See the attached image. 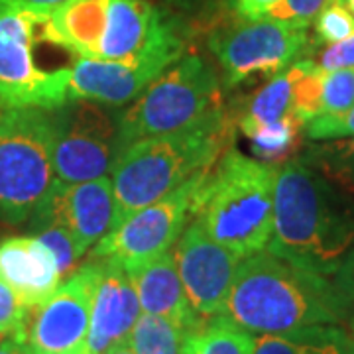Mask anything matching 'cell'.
Listing matches in <instances>:
<instances>
[{"label": "cell", "instance_id": "16", "mask_svg": "<svg viewBox=\"0 0 354 354\" xmlns=\"http://www.w3.org/2000/svg\"><path fill=\"white\" fill-rule=\"evenodd\" d=\"M140 315L142 307L132 276L122 266L101 262L88 325V348L95 354H104L114 344L127 342Z\"/></svg>", "mask_w": 354, "mask_h": 354}, {"label": "cell", "instance_id": "12", "mask_svg": "<svg viewBox=\"0 0 354 354\" xmlns=\"http://www.w3.org/2000/svg\"><path fill=\"white\" fill-rule=\"evenodd\" d=\"M53 116V167L64 183H83L113 169L116 130L97 102L69 101Z\"/></svg>", "mask_w": 354, "mask_h": 354}, {"label": "cell", "instance_id": "5", "mask_svg": "<svg viewBox=\"0 0 354 354\" xmlns=\"http://www.w3.org/2000/svg\"><path fill=\"white\" fill-rule=\"evenodd\" d=\"M276 165L227 148L203 181L193 216L239 258L266 250L274 227Z\"/></svg>", "mask_w": 354, "mask_h": 354}, {"label": "cell", "instance_id": "23", "mask_svg": "<svg viewBox=\"0 0 354 354\" xmlns=\"http://www.w3.org/2000/svg\"><path fill=\"white\" fill-rule=\"evenodd\" d=\"M189 333L169 319L142 313L128 342L134 354H183Z\"/></svg>", "mask_w": 354, "mask_h": 354}, {"label": "cell", "instance_id": "31", "mask_svg": "<svg viewBox=\"0 0 354 354\" xmlns=\"http://www.w3.org/2000/svg\"><path fill=\"white\" fill-rule=\"evenodd\" d=\"M330 0H281L278 6L268 14L270 18L283 20L290 24L309 28L317 18V14L321 12Z\"/></svg>", "mask_w": 354, "mask_h": 354}, {"label": "cell", "instance_id": "7", "mask_svg": "<svg viewBox=\"0 0 354 354\" xmlns=\"http://www.w3.org/2000/svg\"><path fill=\"white\" fill-rule=\"evenodd\" d=\"M41 109H0V221L18 225L38 213L57 183L53 116Z\"/></svg>", "mask_w": 354, "mask_h": 354}, {"label": "cell", "instance_id": "19", "mask_svg": "<svg viewBox=\"0 0 354 354\" xmlns=\"http://www.w3.org/2000/svg\"><path fill=\"white\" fill-rule=\"evenodd\" d=\"M252 354H354V339L341 325L254 335Z\"/></svg>", "mask_w": 354, "mask_h": 354}, {"label": "cell", "instance_id": "15", "mask_svg": "<svg viewBox=\"0 0 354 354\" xmlns=\"http://www.w3.org/2000/svg\"><path fill=\"white\" fill-rule=\"evenodd\" d=\"M177 59L176 55H152L134 64H120L77 57L69 77V101L81 99L109 106L127 104L138 99Z\"/></svg>", "mask_w": 354, "mask_h": 354}, {"label": "cell", "instance_id": "29", "mask_svg": "<svg viewBox=\"0 0 354 354\" xmlns=\"http://www.w3.org/2000/svg\"><path fill=\"white\" fill-rule=\"evenodd\" d=\"M304 132L315 142L354 138V106L342 114H319L305 124Z\"/></svg>", "mask_w": 354, "mask_h": 354}, {"label": "cell", "instance_id": "34", "mask_svg": "<svg viewBox=\"0 0 354 354\" xmlns=\"http://www.w3.org/2000/svg\"><path fill=\"white\" fill-rule=\"evenodd\" d=\"M281 0H236V12L244 20L266 18Z\"/></svg>", "mask_w": 354, "mask_h": 354}, {"label": "cell", "instance_id": "20", "mask_svg": "<svg viewBox=\"0 0 354 354\" xmlns=\"http://www.w3.org/2000/svg\"><path fill=\"white\" fill-rule=\"evenodd\" d=\"M244 136L252 142V153L256 160L270 165H279L293 158L301 142L304 124L295 114H290L276 122L254 124L241 128Z\"/></svg>", "mask_w": 354, "mask_h": 354}, {"label": "cell", "instance_id": "17", "mask_svg": "<svg viewBox=\"0 0 354 354\" xmlns=\"http://www.w3.org/2000/svg\"><path fill=\"white\" fill-rule=\"evenodd\" d=\"M0 276L28 309L44 304L64 279L55 254L38 236H12L0 242Z\"/></svg>", "mask_w": 354, "mask_h": 354}, {"label": "cell", "instance_id": "10", "mask_svg": "<svg viewBox=\"0 0 354 354\" xmlns=\"http://www.w3.org/2000/svg\"><path fill=\"white\" fill-rule=\"evenodd\" d=\"M307 46V28L270 16L228 26L211 38L227 87H236L252 77L272 79L288 69Z\"/></svg>", "mask_w": 354, "mask_h": 354}, {"label": "cell", "instance_id": "38", "mask_svg": "<svg viewBox=\"0 0 354 354\" xmlns=\"http://www.w3.org/2000/svg\"><path fill=\"white\" fill-rule=\"evenodd\" d=\"M65 354H95L91 348H88L87 344H83V346H79L75 351H71V353H65Z\"/></svg>", "mask_w": 354, "mask_h": 354}, {"label": "cell", "instance_id": "3", "mask_svg": "<svg viewBox=\"0 0 354 354\" xmlns=\"http://www.w3.org/2000/svg\"><path fill=\"white\" fill-rule=\"evenodd\" d=\"M44 36L75 57L97 62L134 64L183 51L174 28L146 0H71L46 14Z\"/></svg>", "mask_w": 354, "mask_h": 354}, {"label": "cell", "instance_id": "42", "mask_svg": "<svg viewBox=\"0 0 354 354\" xmlns=\"http://www.w3.org/2000/svg\"><path fill=\"white\" fill-rule=\"evenodd\" d=\"M0 109H4V106H2V102H0Z\"/></svg>", "mask_w": 354, "mask_h": 354}, {"label": "cell", "instance_id": "24", "mask_svg": "<svg viewBox=\"0 0 354 354\" xmlns=\"http://www.w3.org/2000/svg\"><path fill=\"white\" fill-rule=\"evenodd\" d=\"M304 160L354 199V138L330 140L327 144L313 146L305 152Z\"/></svg>", "mask_w": 354, "mask_h": 354}, {"label": "cell", "instance_id": "36", "mask_svg": "<svg viewBox=\"0 0 354 354\" xmlns=\"http://www.w3.org/2000/svg\"><path fill=\"white\" fill-rule=\"evenodd\" d=\"M20 2H24L26 6H30V8H34V10H38L41 14H50L55 8L71 2V0H20Z\"/></svg>", "mask_w": 354, "mask_h": 354}, {"label": "cell", "instance_id": "4", "mask_svg": "<svg viewBox=\"0 0 354 354\" xmlns=\"http://www.w3.org/2000/svg\"><path fill=\"white\" fill-rule=\"evenodd\" d=\"M225 113L183 132L132 142L113 164L114 227L216 164L227 150ZM113 227V228H114Z\"/></svg>", "mask_w": 354, "mask_h": 354}, {"label": "cell", "instance_id": "27", "mask_svg": "<svg viewBox=\"0 0 354 354\" xmlns=\"http://www.w3.org/2000/svg\"><path fill=\"white\" fill-rule=\"evenodd\" d=\"M354 106V67L327 71L321 114H342ZM319 116V114H317Z\"/></svg>", "mask_w": 354, "mask_h": 354}, {"label": "cell", "instance_id": "21", "mask_svg": "<svg viewBox=\"0 0 354 354\" xmlns=\"http://www.w3.org/2000/svg\"><path fill=\"white\" fill-rule=\"evenodd\" d=\"M254 335L225 315L205 319L191 330L183 354H252Z\"/></svg>", "mask_w": 354, "mask_h": 354}, {"label": "cell", "instance_id": "33", "mask_svg": "<svg viewBox=\"0 0 354 354\" xmlns=\"http://www.w3.org/2000/svg\"><path fill=\"white\" fill-rule=\"evenodd\" d=\"M317 65L323 71H337V69H351L354 67V36L330 44L325 50L319 53V62Z\"/></svg>", "mask_w": 354, "mask_h": 354}, {"label": "cell", "instance_id": "9", "mask_svg": "<svg viewBox=\"0 0 354 354\" xmlns=\"http://www.w3.org/2000/svg\"><path fill=\"white\" fill-rule=\"evenodd\" d=\"M211 169H203L169 195L127 216L91 248V258L113 262L130 272L171 250L193 218L197 195Z\"/></svg>", "mask_w": 354, "mask_h": 354}, {"label": "cell", "instance_id": "39", "mask_svg": "<svg viewBox=\"0 0 354 354\" xmlns=\"http://www.w3.org/2000/svg\"><path fill=\"white\" fill-rule=\"evenodd\" d=\"M346 321H348V333H351V337H353L354 339V313L353 315H348V319H346Z\"/></svg>", "mask_w": 354, "mask_h": 354}, {"label": "cell", "instance_id": "6", "mask_svg": "<svg viewBox=\"0 0 354 354\" xmlns=\"http://www.w3.org/2000/svg\"><path fill=\"white\" fill-rule=\"evenodd\" d=\"M215 71L203 57H179L122 114L116 153L132 142L183 132L223 114Z\"/></svg>", "mask_w": 354, "mask_h": 354}, {"label": "cell", "instance_id": "32", "mask_svg": "<svg viewBox=\"0 0 354 354\" xmlns=\"http://www.w3.org/2000/svg\"><path fill=\"white\" fill-rule=\"evenodd\" d=\"M333 288L337 291L342 307L346 311V319L354 313V248L344 256L339 270L333 276Z\"/></svg>", "mask_w": 354, "mask_h": 354}, {"label": "cell", "instance_id": "40", "mask_svg": "<svg viewBox=\"0 0 354 354\" xmlns=\"http://www.w3.org/2000/svg\"><path fill=\"white\" fill-rule=\"evenodd\" d=\"M344 4L348 6V10H351V12H353V16H354V0H344Z\"/></svg>", "mask_w": 354, "mask_h": 354}, {"label": "cell", "instance_id": "41", "mask_svg": "<svg viewBox=\"0 0 354 354\" xmlns=\"http://www.w3.org/2000/svg\"><path fill=\"white\" fill-rule=\"evenodd\" d=\"M4 339H6V337H4V335H2V333H0V342L4 341Z\"/></svg>", "mask_w": 354, "mask_h": 354}, {"label": "cell", "instance_id": "2", "mask_svg": "<svg viewBox=\"0 0 354 354\" xmlns=\"http://www.w3.org/2000/svg\"><path fill=\"white\" fill-rule=\"evenodd\" d=\"M223 315L252 335L346 321L330 279L268 250L242 258Z\"/></svg>", "mask_w": 354, "mask_h": 354}, {"label": "cell", "instance_id": "1", "mask_svg": "<svg viewBox=\"0 0 354 354\" xmlns=\"http://www.w3.org/2000/svg\"><path fill=\"white\" fill-rule=\"evenodd\" d=\"M354 248V199L305 162L276 167L274 227L266 250L325 278Z\"/></svg>", "mask_w": 354, "mask_h": 354}, {"label": "cell", "instance_id": "8", "mask_svg": "<svg viewBox=\"0 0 354 354\" xmlns=\"http://www.w3.org/2000/svg\"><path fill=\"white\" fill-rule=\"evenodd\" d=\"M46 14L20 0H0V102L4 109L55 111L69 101L71 69L38 62Z\"/></svg>", "mask_w": 354, "mask_h": 354}, {"label": "cell", "instance_id": "37", "mask_svg": "<svg viewBox=\"0 0 354 354\" xmlns=\"http://www.w3.org/2000/svg\"><path fill=\"white\" fill-rule=\"evenodd\" d=\"M104 354H134L132 351V346H130V342H120V344H114L113 348H109Z\"/></svg>", "mask_w": 354, "mask_h": 354}, {"label": "cell", "instance_id": "14", "mask_svg": "<svg viewBox=\"0 0 354 354\" xmlns=\"http://www.w3.org/2000/svg\"><path fill=\"white\" fill-rule=\"evenodd\" d=\"M34 225H55L73 239L81 258L114 227L113 181L109 176L83 183L57 179L50 197L32 216Z\"/></svg>", "mask_w": 354, "mask_h": 354}, {"label": "cell", "instance_id": "28", "mask_svg": "<svg viewBox=\"0 0 354 354\" xmlns=\"http://www.w3.org/2000/svg\"><path fill=\"white\" fill-rule=\"evenodd\" d=\"M28 313L30 309L22 304L18 293L0 276V333L4 337H16L24 341Z\"/></svg>", "mask_w": 354, "mask_h": 354}, {"label": "cell", "instance_id": "30", "mask_svg": "<svg viewBox=\"0 0 354 354\" xmlns=\"http://www.w3.org/2000/svg\"><path fill=\"white\" fill-rule=\"evenodd\" d=\"M38 228L39 232L36 236L41 242H46L50 246L51 252L55 254V260H57L59 270H62V276L67 278L69 274H73L77 270V262L81 258L73 239L65 232L64 228L55 227V225H41Z\"/></svg>", "mask_w": 354, "mask_h": 354}, {"label": "cell", "instance_id": "13", "mask_svg": "<svg viewBox=\"0 0 354 354\" xmlns=\"http://www.w3.org/2000/svg\"><path fill=\"white\" fill-rule=\"evenodd\" d=\"M174 258L195 313L201 319L223 315L241 258L213 241L195 216L177 239Z\"/></svg>", "mask_w": 354, "mask_h": 354}, {"label": "cell", "instance_id": "18", "mask_svg": "<svg viewBox=\"0 0 354 354\" xmlns=\"http://www.w3.org/2000/svg\"><path fill=\"white\" fill-rule=\"evenodd\" d=\"M128 274L132 276L138 293L142 313L169 319L171 323L187 330H195L205 321L195 313L187 299L177 272L174 248L153 258L148 264L130 270Z\"/></svg>", "mask_w": 354, "mask_h": 354}, {"label": "cell", "instance_id": "11", "mask_svg": "<svg viewBox=\"0 0 354 354\" xmlns=\"http://www.w3.org/2000/svg\"><path fill=\"white\" fill-rule=\"evenodd\" d=\"M99 276V260L79 266L44 304L30 309L24 341L32 354H65L87 344Z\"/></svg>", "mask_w": 354, "mask_h": 354}, {"label": "cell", "instance_id": "22", "mask_svg": "<svg viewBox=\"0 0 354 354\" xmlns=\"http://www.w3.org/2000/svg\"><path fill=\"white\" fill-rule=\"evenodd\" d=\"M293 114V71L291 65L256 91L241 116V128L276 122Z\"/></svg>", "mask_w": 354, "mask_h": 354}, {"label": "cell", "instance_id": "26", "mask_svg": "<svg viewBox=\"0 0 354 354\" xmlns=\"http://www.w3.org/2000/svg\"><path fill=\"white\" fill-rule=\"evenodd\" d=\"M317 41L337 44L354 36V16L344 4V0H330L313 20Z\"/></svg>", "mask_w": 354, "mask_h": 354}, {"label": "cell", "instance_id": "35", "mask_svg": "<svg viewBox=\"0 0 354 354\" xmlns=\"http://www.w3.org/2000/svg\"><path fill=\"white\" fill-rule=\"evenodd\" d=\"M0 354H32L30 346L16 337H6L0 342Z\"/></svg>", "mask_w": 354, "mask_h": 354}, {"label": "cell", "instance_id": "25", "mask_svg": "<svg viewBox=\"0 0 354 354\" xmlns=\"http://www.w3.org/2000/svg\"><path fill=\"white\" fill-rule=\"evenodd\" d=\"M293 71V114L301 124H307L321 114L323 83L327 71H323L313 59H301L291 64Z\"/></svg>", "mask_w": 354, "mask_h": 354}]
</instances>
